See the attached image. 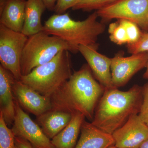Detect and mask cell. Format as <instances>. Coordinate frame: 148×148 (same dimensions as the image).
<instances>
[{
  "mask_svg": "<svg viewBox=\"0 0 148 148\" xmlns=\"http://www.w3.org/2000/svg\"><path fill=\"white\" fill-rule=\"evenodd\" d=\"M106 88L96 81L88 64L75 71L50 97L51 110L83 114L92 121L96 106Z\"/></svg>",
  "mask_w": 148,
  "mask_h": 148,
  "instance_id": "cell-1",
  "label": "cell"
},
{
  "mask_svg": "<svg viewBox=\"0 0 148 148\" xmlns=\"http://www.w3.org/2000/svg\"><path fill=\"white\" fill-rule=\"evenodd\" d=\"M143 100V86L138 85L127 91L117 88L106 89L96 106L91 123L112 135L130 117L139 114Z\"/></svg>",
  "mask_w": 148,
  "mask_h": 148,
  "instance_id": "cell-2",
  "label": "cell"
},
{
  "mask_svg": "<svg viewBox=\"0 0 148 148\" xmlns=\"http://www.w3.org/2000/svg\"><path fill=\"white\" fill-rule=\"evenodd\" d=\"M112 135L116 147L139 148L147 138L148 126L139 115H133Z\"/></svg>",
  "mask_w": 148,
  "mask_h": 148,
  "instance_id": "cell-10",
  "label": "cell"
},
{
  "mask_svg": "<svg viewBox=\"0 0 148 148\" xmlns=\"http://www.w3.org/2000/svg\"><path fill=\"white\" fill-rule=\"evenodd\" d=\"M0 148H16L15 138L0 112Z\"/></svg>",
  "mask_w": 148,
  "mask_h": 148,
  "instance_id": "cell-20",
  "label": "cell"
},
{
  "mask_svg": "<svg viewBox=\"0 0 148 148\" xmlns=\"http://www.w3.org/2000/svg\"><path fill=\"white\" fill-rule=\"evenodd\" d=\"M139 148H148V136L141 144Z\"/></svg>",
  "mask_w": 148,
  "mask_h": 148,
  "instance_id": "cell-27",
  "label": "cell"
},
{
  "mask_svg": "<svg viewBox=\"0 0 148 148\" xmlns=\"http://www.w3.org/2000/svg\"><path fill=\"white\" fill-rule=\"evenodd\" d=\"M98 17L96 11L81 21L72 19L67 13L55 14L45 21L42 31L64 40L70 46L72 53L79 52L81 45L98 50V37L106 29L105 24L97 20Z\"/></svg>",
  "mask_w": 148,
  "mask_h": 148,
  "instance_id": "cell-3",
  "label": "cell"
},
{
  "mask_svg": "<svg viewBox=\"0 0 148 148\" xmlns=\"http://www.w3.org/2000/svg\"><path fill=\"white\" fill-rule=\"evenodd\" d=\"M80 137L74 148H108L114 145L111 134L104 132L85 120L81 128Z\"/></svg>",
  "mask_w": 148,
  "mask_h": 148,
  "instance_id": "cell-14",
  "label": "cell"
},
{
  "mask_svg": "<svg viewBox=\"0 0 148 148\" xmlns=\"http://www.w3.org/2000/svg\"><path fill=\"white\" fill-rule=\"evenodd\" d=\"M27 0H7L0 13V24L18 32H22L25 19Z\"/></svg>",
  "mask_w": 148,
  "mask_h": 148,
  "instance_id": "cell-16",
  "label": "cell"
},
{
  "mask_svg": "<svg viewBox=\"0 0 148 148\" xmlns=\"http://www.w3.org/2000/svg\"><path fill=\"white\" fill-rule=\"evenodd\" d=\"M16 148H34L27 140L18 137H14Z\"/></svg>",
  "mask_w": 148,
  "mask_h": 148,
  "instance_id": "cell-25",
  "label": "cell"
},
{
  "mask_svg": "<svg viewBox=\"0 0 148 148\" xmlns=\"http://www.w3.org/2000/svg\"><path fill=\"white\" fill-rule=\"evenodd\" d=\"M28 37L21 32H14L0 24L1 65L19 80L21 56Z\"/></svg>",
  "mask_w": 148,
  "mask_h": 148,
  "instance_id": "cell-6",
  "label": "cell"
},
{
  "mask_svg": "<svg viewBox=\"0 0 148 148\" xmlns=\"http://www.w3.org/2000/svg\"><path fill=\"white\" fill-rule=\"evenodd\" d=\"M64 50L71 52L67 42L44 31L28 37L21 56V75L30 73L35 68L49 62Z\"/></svg>",
  "mask_w": 148,
  "mask_h": 148,
  "instance_id": "cell-5",
  "label": "cell"
},
{
  "mask_svg": "<svg viewBox=\"0 0 148 148\" xmlns=\"http://www.w3.org/2000/svg\"><path fill=\"white\" fill-rule=\"evenodd\" d=\"M146 70L145 73L143 75V78L145 79H148V59L147 66H146Z\"/></svg>",
  "mask_w": 148,
  "mask_h": 148,
  "instance_id": "cell-28",
  "label": "cell"
},
{
  "mask_svg": "<svg viewBox=\"0 0 148 148\" xmlns=\"http://www.w3.org/2000/svg\"><path fill=\"white\" fill-rule=\"evenodd\" d=\"M78 0H57L54 11L56 14H63L69 9L73 8Z\"/></svg>",
  "mask_w": 148,
  "mask_h": 148,
  "instance_id": "cell-24",
  "label": "cell"
},
{
  "mask_svg": "<svg viewBox=\"0 0 148 148\" xmlns=\"http://www.w3.org/2000/svg\"><path fill=\"white\" fill-rule=\"evenodd\" d=\"M127 49L128 52L132 54L148 52V32H143L138 41L127 45Z\"/></svg>",
  "mask_w": 148,
  "mask_h": 148,
  "instance_id": "cell-22",
  "label": "cell"
},
{
  "mask_svg": "<svg viewBox=\"0 0 148 148\" xmlns=\"http://www.w3.org/2000/svg\"><path fill=\"white\" fill-rule=\"evenodd\" d=\"M148 59V52L133 54L128 57L117 53L112 58L111 65L113 88L124 86L135 74L146 68Z\"/></svg>",
  "mask_w": 148,
  "mask_h": 148,
  "instance_id": "cell-9",
  "label": "cell"
},
{
  "mask_svg": "<svg viewBox=\"0 0 148 148\" xmlns=\"http://www.w3.org/2000/svg\"><path fill=\"white\" fill-rule=\"evenodd\" d=\"M15 114L11 130L14 137L27 140L34 148H54L37 123L24 112L14 98Z\"/></svg>",
  "mask_w": 148,
  "mask_h": 148,
  "instance_id": "cell-8",
  "label": "cell"
},
{
  "mask_svg": "<svg viewBox=\"0 0 148 148\" xmlns=\"http://www.w3.org/2000/svg\"><path fill=\"white\" fill-rule=\"evenodd\" d=\"M69 124L51 140L54 148H74L85 117L80 113L72 114Z\"/></svg>",
  "mask_w": 148,
  "mask_h": 148,
  "instance_id": "cell-17",
  "label": "cell"
},
{
  "mask_svg": "<svg viewBox=\"0 0 148 148\" xmlns=\"http://www.w3.org/2000/svg\"><path fill=\"white\" fill-rule=\"evenodd\" d=\"M108 32L111 41L118 45L128 44L127 30L122 19H117L115 22L111 23L109 25Z\"/></svg>",
  "mask_w": 148,
  "mask_h": 148,
  "instance_id": "cell-19",
  "label": "cell"
},
{
  "mask_svg": "<svg viewBox=\"0 0 148 148\" xmlns=\"http://www.w3.org/2000/svg\"><path fill=\"white\" fill-rule=\"evenodd\" d=\"M78 50L87 61L93 75L98 82L106 89L113 88L111 71L112 58L99 53L97 49L88 46L80 45Z\"/></svg>",
  "mask_w": 148,
  "mask_h": 148,
  "instance_id": "cell-12",
  "label": "cell"
},
{
  "mask_svg": "<svg viewBox=\"0 0 148 148\" xmlns=\"http://www.w3.org/2000/svg\"><path fill=\"white\" fill-rule=\"evenodd\" d=\"M13 75L0 65V112L7 125L13 124L15 114L14 97L12 89Z\"/></svg>",
  "mask_w": 148,
  "mask_h": 148,
  "instance_id": "cell-13",
  "label": "cell"
},
{
  "mask_svg": "<svg viewBox=\"0 0 148 148\" xmlns=\"http://www.w3.org/2000/svg\"><path fill=\"white\" fill-rule=\"evenodd\" d=\"M12 89L21 108L36 117L52 109L50 97L42 95L20 80H14Z\"/></svg>",
  "mask_w": 148,
  "mask_h": 148,
  "instance_id": "cell-11",
  "label": "cell"
},
{
  "mask_svg": "<svg viewBox=\"0 0 148 148\" xmlns=\"http://www.w3.org/2000/svg\"><path fill=\"white\" fill-rule=\"evenodd\" d=\"M45 5L47 9L49 11H54L57 0H42Z\"/></svg>",
  "mask_w": 148,
  "mask_h": 148,
  "instance_id": "cell-26",
  "label": "cell"
},
{
  "mask_svg": "<svg viewBox=\"0 0 148 148\" xmlns=\"http://www.w3.org/2000/svg\"><path fill=\"white\" fill-rule=\"evenodd\" d=\"M70 51L59 52L49 62L37 67L19 80L42 95L50 97L73 74Z\"/></svg>",
  "mask_w": 148,
  "mask_h": 148,
  "instance_id": "cell-4",
  "label": "cell"
},
{
  "mask_svg": "<svg viewBox=\"0 0 148 148\" xmlns=\"http://www.w3.org/2000/svg\"><path fill=\"white\" fill-rule=\"evenodd\" d=\"M117 0H78L77 3L72 8L73 10H82L84 11H97Z\"/></svg>",
  "mask_w": 148,
  "mask_h": 148,
  "instance_id": "cell-21",
  "label": "cell"
},
{
  "mask_svg": "<svg viewBox=\"0 0 148 148\" xmlns=\"http://www.w3.org/2000/svg\"><path fill=\"white\" fill-rule=\"evenodd\" d=\"M118 148L116 147L114 145H113L111 146V147H109V148Z\"/></svg>",
  "mask_w": 148,
  "mask_h": 148,
  "instance_id": "cell-29",
  "label": "cell"
},
{
  "mask_svg": "<svg viewBox=\"0 0 148 148\" xmlns=\"http://www.w3.org/2000/svg\"><path fill=\"white\" fill-rule=\"evenodd\" d=\"M96 12L105 21L126 19L148 32V0H117Z\"/></svg>",
  "mask_w": 148,
  "mask_h": 148,
  "instance_id": "cell-7",
  "label": "cell"
},
{
  "mask_svg": "<svg viewBox=\"0 0 148 148\" xmlns=\"http://www.w3.org/2000/svg\"><path fill=\"white\" fill-rule=\"evenodd\" d=\"M46 9L42 0H27L24 27L21 33L29 37L42 31V16Z\"/></svg>",
  "mask_w": 148,
  "mask_h": 148,
  "instance_id": "cell-18",
  "label": "cell"
},
{
  "mask_svg": "<svg viewBox=\"0 0 148 148\" xmlns=\"http://www.w3.org/2000/svg\"><path fill=\"white\" fill-rule=\"evenodd\" d=\"M143 100L139 116L148 126V82L143 86Z\"/></svg>",
  "mask_w": 148,
  "mask_h": 148,
  "instance_id": "cell-23",
  "label": "cell"
},
{
  "mask_svg": "<svg viewBox=\"0 0 148 148\" xmlns=\"http://www.w3.org/2000/svg\"><path fill=\"white\" fill-rule=\"evenodd\" d=\"M72 117L68 112L51 110L37 116L36 120L45 134L52 139L69 124Z\"/></svg>",
  "mask_w": 148,
  "mask_h": 148,
  "instance_id": "cell-15",
  "label": "cell"
}]
</instances>
